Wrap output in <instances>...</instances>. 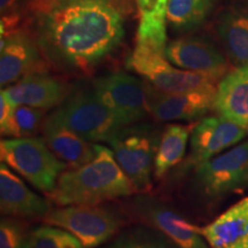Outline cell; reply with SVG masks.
Wrapping results in <instances>:
<instances>
[{"mask_svg":"<svg viewBox=\"0 0 248 248\" xmlns=\"http://www.w3.org/2000/svg\"><path fill=\"white\" fill-rule=\"evenodd\" d=\"M198 184L209 197H219L248 181V141L198 164Z\"/></svg>","mask_w":248,"mask_h":248,"instance_id":"obj_9","label":"cell"},{"mask_svg":"<svg viewBox=\"0 0 248 248\" xmlns=\"http://www.w3.org/2000/svg\"><path fill=\"white\" fill-rule=\"evenodd\" d=\"M166 58L181 69L206 74L217 79L228 74L225 58L215 46L202 39L172 40L167 45Z\"/></svg>","mask_w":248,"mask_h":248,"instance_id":"obj_12","label":"cell"},{"mask_svg":"<svg viewBox=\"0 0 248 248\" xmlns=\"http://www.w3.org/2000/svg\"><path fill=\"white\" fill-rule=\"evenodd\" d=\"M218 35L229 58L238 66L248 64V12L232 11L222 18Z\"/></svg>","mask_w":248,"mask_h":248,"instance_id":"obj_21","label":"cell"},{"mask_svg":"<svg viewBox=\"0 0 248 248\" xmlns=\"http://www.w3.org/2000/svg\"><path fill=\"white\" fill-rule=\"evenodd\" d=\"M214 109L218 115L248 126V64L228 73L217 85Z\"/></svg>","mask_w":248,"mask_h":248,"instance_id":"obj_17","label":"cell"},{"mask_svg":"<svg viewBox=\"0 0 248 248\" xmlns=\"http://www.w3.org/2000/svg\"><path fill=\"white\" fill-rule=\"evenodd\" d=\"M167 13L141 15L136 46L150 49L155 53L166 55Z\"/></svg>","mask_w":248,"mask_h":248,"instance_id":"obj_24","label":"cell"},{"mask_svg":"<svg viewBox=\"0 0 248 248\" xmlns=\"http://www.w3.org/2000/svg\"><path fill=\"white\" fill-rule=\"evenodd\" d=\"M43 138L59 161L68 169H75L90 162L95 154L94 145L73 131L53 113L46 117Z\"/></svg>","mask_w":248,"mask_h":248,"instance_id":"obj_13","label":"cell"},{"mask_svg":"<svg viewBox=\"0 0 248 248\" xmlns=\"http://www.w3.org/2000/svg\"><path fill=\"white\" fill-rule=\"evenodd\" d=\"M247 131H248V126H247Z\"/></svg>","mask_w":248,"mask_h":248,"instance_id":"obj_29","label":"cell"},{"mask_svg":"<svg viewBox=\"0 0 248 248\" xmlns=\"http://www.w3.org/2000/svg\"><path fill=\"white\" fill-rule=\"evenodd\" d=\"M1 162L27 179L37 190L51 193L59 176L66 169L52 153L42 137L2 139L0 142Z\"/></svg>","mask_w":248,"mask_h":248,"instance_id":"obj_4","label":"cell"},{"mask_svg":"<svg viewBox=\"0 0 248 248\" xmlns=\"http://www.w3.org/2000/svg\"><path fill=\"white\" fill-rule=\"evenodd\" d=\"M23 239L22 226L13 219H2L0 224V248H21Z\"/></svg>","mask_w":248,"mask_h":248,"instance_id":"obj_26","label":"cell"},{"mask_svg":"<svg viewBox=\"0 0 248 248\" xmlns=\"http://www.w3.org/2000/svg\"><path fill=\"white\" fill-rule=\"evenodd\" d=\"M94 148L95 154L90 162L59 176L57 186L48 193L54 203L59 206L100 204L135 192L113 151L102 145H94Z\"/></svg>","mask_w":248,"mask_h":248,"instance_id":"obj_2","label":"cell"},{"mask_svg":"<svg viewBox=\"0 0 248 248\" xmlns=\"http://www.w3.org/2000/svg\"><path fill=\"white\" fill-rule=\"evenodd\" d=\"M160 139L157 130L150 124H130L117 130L107 141L135 192L144 193L151 190Z\"/></svg>","mask_w":248,"mask_h":248,"instance_id":"obj_3","label":"cell"},{"mask_svg":"<svg viewBox=\"0 0 248 248\" xmlns=\"http://www.w3.org/2000/svg\"><path fill=\"white\" fill-rule=\"evenodd\" d=\"M0 209L4 215L44 217L49 212L46 201L1 162L0 164Z\"/></svg>","mask_w":248,"mask_h":248,"instance_id":"obj_14","label":"cell"},{"mask_svg":"<svg viewBox=\"0 0 248 248\" xmlns=\"http://www.w3.org/2000/svg\"><path fill=\"white\" fill-rule=\"evenodd\" d=\"M192 130V125L182 124H169L164 129L155 155L154 171L157 178L166 175L183 160Z\"/></svg>","mask_w":248,"mask_h":248,"instance_id":"obj_22","label":"cell"},{"mask_svg":"<svg viewBox=\"0 0 248 248\" xmlns=\"http://www.w3.org/2000/svg\"><path fill=\"white\" fill-rule=\"evenodd\" d=\"M247 129L221 115L204 117L191 133L190 161L200 164L234 146L247 135Z\"/></svg>","mask_w":248,"mask_h":248,"instance_id":"obj_11","label":"cell"},{"mask_svg":"<svg viewBox=\"0 0 248 248\" xmlns=\"http://www.w3.org/2000/svg\"><path fill=\"white\" fill-rule=\"evenodd\" d=\"M106 248H170L162 241L145 237H129L117 240Z\"/></svg>","mask_w":248,"mask_h":248,"instance_id":"obj_27","label":"cell"},{"mask_svg":"<svg viewBox=\"0 0 248 248\" xmlns=\"http://www.w3.org/2000/svg\"><path fill=\"white\" fill-rule=\"evenodd\" d=\"M68 128L89 141H108L124 126L94 92H76L54 111Z\"/></svg>","mask_w":248,"mask_h":248,"instance_id":"obj_7","label":"cell"},{"mask_svg":"<svg viewBox=\"0 0 248 248\" xmlns=\"http://www.w3.org/2000/svg\"><path fill=\"white\" fill-rule=\"evenodd\" d=\"M217 89L188 92H163L148 88V109L161 122L191 121L214 108Z\"/></svg>","mask_w":248,"mask_h":248,"instance_id":"obj_10","label":"cell"},{"mask_svg":"<svg viewBox=\"0 0 248 248\" xmlns=\"http://www.w3.org/2000/svg\"><path fill=\"white\" fill-rule=\"evenodd\" d=\"M21 248H84L74 234L53 225L40 226L24 237Z\"/></svg>","mask_w":248,"mask_h":248,"instance_id":"obj_25","label":"cell"},{"mask_svg":"<svg viewBox=\"0 0 248 248\" xmlns=\"http://www.w3.org/2000/svg\"><path fill=\"white\" fill-rule=\"evenodd\" d=\"M123 33L122 16L107 0H60L44 20L48 47L77 68L98 63L116 47Z\"/></svg>","mask_w":248,"mask_h":248,"instance_id":"obj_1","label":"cell"},{"mask_svg":"<svg viewBox=\"0 0 248 248\" xmlns=\"http://www.w3.org/2000/svg\"><path fill=\"white\" fill-rule=\"evenodd\" d=\"M152 224L167 235L178 248H208L200 233V228L166 206H153L147 210Z\"/></svg>","mask_w":248,"mask_h":248,"instance_id":"obj_20","label":"cell"},{"mask_svg":"<svg viewBox=\"0 0 248 248\" xmlns=\"http://www.w3.org/2000/svg\"><path fill=\"white\" fill-rule=\"evenodd\" d=\"M215 0H169L167 21L175 29H192L204 21Z\"/></svg>","mask_w":248,"mask_h":248,"instance_id":"obj_23","label":"cell"},{"mask_svg":"<svg viewBox=\"0 0 248 248\" xmlns=\"http://www.w3.org/2000/svg\"><path fill=\"white\" fill-rule=\"evenodd\" d=\"M0 84L8 86L27 75L35 66L37 49L23 33L1 36L0 49Z\"/></svg>","mask_w":248,"mask_h":248,"instance_id":"obj_18","label":"cell"},{"mask_svg":"<svg viewBox=\"0 0 248 248\" xmlns=\"http://www.w3.org/2000/svg\"><path fill=\"white\" fill-rule=\"evenodd\" d=\"M148 88L136 77L115 73L94 80L93 92L123 125H130L150 113Z\"/></svg>","mask_w":248,"mask_h":248,"instance_id":"obj_8","label":"cell"},{"mask_svg":"<svg viewBox=\"0 0 248 248\" xmlns=\"http://www.w3.org/2000/svg\"><path fill=\"white\" fill-rule=\"evenodd\" d=\"M15 2H16V0H0V4H1V13H8V12L14 7Z\"/></svg>","mask_w":248,"mask_h":248,"instance_id":"obj_28","label":"cell"},{"mask_svg":"<svg viewBox=\"0 0 248 248\" xmlns=\"http://www.w3.org/2000/svg\"><path fill=\"white\" fill-rule=\"evenodd\" d=\"M200 233L213 248H248V198L200 228Z\"/></svg>","mask_w":248,"mask_h":248,"instance_id":"obj_16","label":"cell"},{"mask_svg":"<svg viewBox=\"0 0 248 248\" xmlns=\"http://www.w3.org/2000/svg\"><path fill=\"white\" fill-rule=\"evenodd\" d=\"M43 221L70 232L84 248H94L106 243L121 224L115 214L98 204H75L51 210L43 217Z\"/></svg>","mask_w":248,"mask_h":248,"instance_id":"obj_5","label":"cell"},{"mask_svg":"<svg viewBox=\"0 0 248 248\" xmlns=\"http://www.w3.org/2000/svg\"><path fill=\"white\" fill-rule=\"evenodd\" d=\"M128 67L146 78L153 88L163 92H188L217 89V78L173 67L166 55L136 46L128 60Z\"/></svg>","mask_w":248,"mask_h":248,"instance_id":"obj_6","label":"cell"},{"mask_svg":"<svg viewBox=\"0 0 248 248\" xmlns=\"http://www.w3.org/2000/svg\"><path fill=\"white\" fill-rule=\"evenodd\" d=\"M15 105L49 109L63 102L66 89L60 80L45 74H29L2 90Z\"/></svg>","mask_w":248,"mask_h":248,"instance_id":"obj_15","label":"cell"},{"mask_svg":"<svg viewBox=\"0 0 248 248\" xmlns=\"http://www.w3.org/2000/svg\"><path fill=\"white\" fill-rule=\"evenodd\" d=\"M45 109L26 105H15L4 91L0 94V131L5 137H35L43 130L45 123Z\"/></svg>","mask_w":248,"mask_h":248,"instance_id":"obj_19","label":"cell"}]
</instances>
